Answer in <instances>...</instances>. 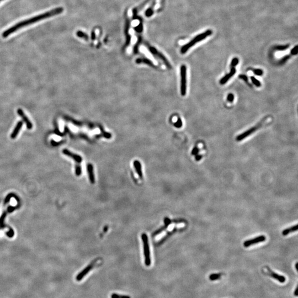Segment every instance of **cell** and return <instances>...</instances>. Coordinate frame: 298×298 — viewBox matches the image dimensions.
I'll use <instances>...</instances> for the list:
<instances>
[{
	"label": "cell",
	"mask_w": 298,
	"mask_h": 298,
	"mask_svg": "<svg viewBox=\"0 0 298 298\" xmlns=\"http://www.w3.org/2000/svg\"><path fill=\"white\" fill-rule=\"evenodd\" d=\"M236 70L235 68H231L230 72L226 74L223 78H221V79L220 81V84L222 85L225 84L227 82L229 81L230 78L236 74Z\"/></svg>",
	"instance_id": "obj_11"
},
{
	"label": "cell",
	"mask_w": 298,
	"mask_h": 298,
	"mask_svg": "<svg viewBox=\"0 0 298 298\" xmlns=\"http://www.w3.org/2000/svg\"><path fill=\"white\" fill-rule=\"evenodd\" d=\"M62 153L65 155L72 158L77 163H80L82 161V158L80 156L74 154L67 149H64L62 150Z\"/></svg>",
	"instance_id": "obj_10"
},
{
	"label": "cell",
	"mask_w": 298,
	"mask_h": 298,
	"mask_svg": "<svg viewBox=\"0 0 298 298\" xmlns=\"http://www.w3.org/2000/svg\"><path fill=\"white\" fill-rule=\"evenodd\" d=\"M265 240H266V237L263 235H261L259 236L256 237L251 240H247L246 241H245L243 243V246L245 247H248L250 246H252L253 245L264 242L265 241Z\"/></svg>",
	"instance_id": "obj_9"
},
{
	"label": "cell",
	"mask_w": 298,
	"mask_h": 298,
	"mask_svg": "<svg viewBox=\"0 0 298 298\" xmlns=\"http://www.w3.org/2000/svg\"><path fill=\"white\" fill-rule=\"evenodd\" d=\"M125 37H126V40H125V44L124 46V49L126 48V47H128V46H129L130 44L131 43V40H132V36L129 34L126 35Z\"/></svg>",
	"instance_id": "obj_26"
},
{
	"label": "cell",
	"mask_w": 298,
	"mask_h": 298,
	"mask_svg": "<svg viewBox=\"0 0 298 298\" xmlns=\"http://www.w3.org/2000/svg\"><path fill=\"white\" fill-rule=\"evenodd\" d=\"M171 220L169 219V217H166L164 219V223H165V225H166V227H169V225L171 223Z\"/></svg>",
	"instance_id": "obj_40"
},
{
	"label": "cell",
	"mask_w": 298,
	"mask_h": 298,
	"mask_svg": "<svg viewBox=\"0 0 298 298\" xmlns=\"http://www.w3.org/2000/svg\"><path fill=\"white\" fill-rule=\"evenodd\" d=\"M251 81L252 82L253 84H254L255 86H256V87H259L261 86V83L256 78L253 77V76H251Z\"/></svg>",
	"instance_id": "obj_27"
},
{
	"label": "cell",
	"mask_w": 298,
	"mask_h": 298,
	"mask_svg": "<svg viewBox=\"0 0 298 298\" xmlns=\"http://www.w3.org/2000/svg\"><path fill=\"white\" fill-rule=\"evenodd\" d=\"M96 261L94 260V261H93L90 265H88V266H87L86 268H84V270L82 271L81 272L79 273L78 274L76 277V281H80L82 279L84 278V276L87 275L88 273L94 267V263H96Z\"/></svg>",
	"instance_id": "obj_8"
},
{
	"label": "cell",
	"mask_w": 298,
	"mask_h": 298,
	"mask_svg": "<svg viewBox=\"0 0 298 298\" xmlns=\"http://www.w3.org/2000/svg\"><path fill=\"white\" fill-rule=\"evenodd\" d=\"M130 25H131V22H130L129 18L128 17H126V18H125V27H124V33H125V36L127 35V34H129V31Z\"/></svg>",
	"instance_id": "obj_20"
},
{
	"label": "cell",
	"mask_w": 298,
	"mask_h": 298,
	"mask_svg": "<svg viewBox=\"0 0 298 298\" xmlns=\"http://www.w3.org/2000/svg\"><path fill=\"white\" fill-rule=\"evenodd\" d=\"M167 227H166V225H164V226H163V227H161V228H160V229H158V230H156L155 232L154 233H153L152 236H156L157 235H159V234H160V233H162V231H163V230H165L166 229Z\"/></svg>",
	"instance_id": "obj_32"
},
{
	"label": "cell",
	"mask_w": 298,
	"mask_h": 298,
	"mask_svg": "<svg viewBox=\"0 0 298 298\" xmlns=\"http://www.w3.org/2000/svg\"><path fill=\"white\" fill-rule=\"evenodd\" d=\"M76 36H78V37L80 38H83L85 40H88V39H89V36H88L87 34L81 31V30H78L76 32Z\"/></svg>",
	"instance_id": "obj_21"
},
{
	"label": "cell",
	"mask_w": 298,
	"mask_h": 298,
	"mask_svg": "<svg viewBox=\"0 0 298 298\" xmlns=\"http://www.w3.org/2000/svg\"><path fill=\"white\" fill-rule=\"evenodd\" d=\"M298 263H296L295 264V268H296V270L297 271H298Z\"/></svg>",
	"instance_id": "obj_43"
},
{
	"label": "cell",
	"mask_w": 298,
	"mask_h": 298,
	"mask_svg": "<svg viewBox=\"0 0 298 298\" xmlns=\"http://www.w3.org/2000/svg\"><path fill=\"white\" fill-rule=\"evenodd\" d=\"M239 60L237 58H234L233 59L231 62V68H235V66L239 64Z\"/></svg>",
	"instance_id": "obj_30"
},
{
	"label": "cell",
	"mask_w": 298,
	"mask_h": 298,
	"mask_svg": "<svg viewBox=\"0 0 298 298\" xmlns=\"http://www.w3.org/2000/svg\"><path fill=\"white\" fill-rule=\"evenodd\" d=\"M133 165H134V167L135 169L136 173L139 176V178L142 179L143 178V172H142L141 165L140 162L138 160H135L133 162Z\"/></svg>",
	"instance_id": "obj_14"
},
{
	"label": "cell",
	"mask_w": 298,
	"mask_h": 298,
	"mask_svg": "<svg viewBox=\"0 0 298 298\" xmlns=\"http://www.w3.org/2000/svg\"><path fill=\"white\" fill-rule=\"evenodd\" d=\"M136 64H146V65H149L151 67H155V66L154 64V63L152 62L150 59L147 58H139L137 59L136 60Z\"/></svg>",
	"instance_id": "obj_16"
},
{
	"label": "cell",
	"mask_w": 298,
	"mask_h": 298,
	"mask_svg": "<svg viewBox=\"0 0 298 298\" xmlns=\"http://www.w3.org/2000/svg\"><path fill=\"white\" fill-rule=\"evenodd\" d=\"M202 157H203V156L201 155H199V154H197V155L195 156V161H200L201 159H202Z\"/></svg>",
	"instance_id": "obj_42"
},
{
	"label": "cell",
	"mask_w": 298,
	"mask_h": 298,
	"mask_svg": "<svg viewBox=\"0 0 298 298\" xmlns=\"http://www.w3.org/2000/svg\"><path fill=\"white\" fill-rule=\"evenodd\" d=\"M156 1H154L152 2V5L150 6L149 7V8L146 10V11H145V16L146 17H147V18L151 17L154 14V7L156 6Z\"/></svg>",
	"instance_id": "obj_17"
},
{
	"label": "cell",
	"mask_w": 298,
	"mask_h": 298,
	"mask_svg": "<svg viewBox=\"0 0 298 298\" xmlns=\"http://www.w3.org/2000/svg\"><path fill=\"white\" fill-rule=\"evenodd\" d=\"M212 34H213V30L211 29H208L204 32L201 33V34H199L197 36H195L193 39H192L189 42L185 44V46H183L182 47L181 49V52L182 54H184L191 47L195 46L196 43H198L202 41L203 40L207 38L208 36H211Z\"/></svg>",
	"instance_id": "obj_2"
},
{
	"label": "cell",
	"mask_w": 298,
	"mask_h": 298,
	"mask_svg": "<svg viewBox=\"0 0 298 298\" xmlns=\"http://www.w3.org/2000/svg\"><path fill=\"white\" fill-rule=\"evenodd\" d=\"M199 152V149L198 148V147H195L192 151L191 154L192 155H197V154H198V153Z\"/></svg>",
	"instance_id": "obj_37"
},
{
	"label": "cell",
	"mask_w": 298,
	"mask_h": 298,
	"mask_svg": "<svg viewBox=\"0 0 298 298\" xmlns=\"http://www.w3.org/2000/svg\"><path fill=\"white\" fill-rule=\"evenodd\" d=\"M17 113H18V115L20 116V117H22V118L23 119V121L26 123L27 128L28 129H31L33 127L32 124L30 122V121L29 120V119L26 116V114L23 113V110H22L21 109H18V110H17Z\"/></svg>",
	"instance_id": "obj_12"
},
{
	"label": "cell",
	"mask_w": 298,
	"mask_h": 298,
	"mask_svg": "<svg viewBox=\"0 0 298 298\" xmlns=\"http://www.w3.org/2000/svg\"><path fill=\"white\" fill-rule=\"evenodd\" d=\"M75 173H76V175L78 176H80L82 173V169H81V166L80 165V163H76V165Z\"/></svg>",
	"instance_id": "obj_28"
},
{
	"label": "cell",
	"mask_w": 298,
	"mask_h": 298,
	"mask_svg": "<svg viewBox=\"0 0 298 298\" xmlns=\"http://www.w3.org/2000/svg\"><path fill=\"white\" fill-rule=\"evenodd\" d=\"M223 274L222 273H215V274H211V275H209V279L211 281H216L217 279H219L221 278V277L222 276Z\"/></svg>",
	"instance_id": "obj_22"
},
{
	"label": "cell",
	"mask_w": 298,
	"mask_h": 298,
	"mask_svg": "<svg viewBox=\"0 0 298 298\" xmlns=\"http://www.w3.org/2000/svg\"><path fill=\"white\" fill-rule=\"evenodd\" d=\"M134 29L135 30V31L136 32L138 33H141L143 32V29H144L143 23L141 22H140V23L138 26L134 27Z\"/></svg>",
	"instance_id": "obj_24"
},
{
	"label": "cell",
	"mask_w": 298,
	"mask_h": 298,
	"mask_svg": "<svg viewBox=\"0 0 298 298\" xmlns=\"http://www.w3.org/2000/svg\"><path fill=\"white\" fill-rule=\"evenodd\" d=\"M174 126L177 128H180L182 126V122L181 118H178L177 122L174 123Z\"/></svg>",
	"instance_id": "obj_34"
},
{
	"label": "cell",
	"mask_w": 298,
	"mask_h": 298,
	"mask_svg": "<svg viewBox=\"0 0 298 298\" xmlns=\"http://www.w3.org/2000/svg\"><path fill=\"white\" fill-rule=\"evenodd\" d=\"M253 72L255 74L257 75V76H262L263 74V71L261 69H258V68H257V69H254L253 70Z\"/></svg>",
	"instance_id": "obj_35"
},
{
	"label": "cell",
	"mask_w": 298,
	"mask_h": 298,
	"mask_svg": "<svg viewBox=\"0 0 298 298\" xmlns=\"http://www.w3.org/2000/svg\"><path fill=\"white\" fill-rule=\"evenodd\" d=\"M111 298H131L129 295H119L116 293H113L110 296Z\"/></svg>",
	"instance_id": "obj_29"
},
{
	"label": "cell",
	"mask_w": 298,
	"mask_h": 298,
	"mask_svg": "<svg viewBox=\"0 0 298 298\" xmlns=\"http://www.w3.org/2000/svg\"><path fill=\"white\" fill-rule=\"evenodd\" d=\"M265 120V119H263V120H262L261 122H260L259 123L257 124L256 126H253L251 128H250L249 129L247 130L246 132H245L243 133L240 134L239 135H238V136H237L236 139L237 141H241L245 139V138H246L247 137L251 135V134H252L253 133H254L255 132H256L257 130L259 129V128L262 125L263 123H264Z\"/></svg>",
	"instance_id": "obj_5"
},
{
	"label": "cell",
	"mask_w": 298,
	"mask_h": 298,
	"mask_svg": "<svg viewBox=\"0 0 298 298\" xmlns=\"http://www.w3.org/2000/svg\"><path fill=\"white\" fill-rule=\"evenodd\" d=\"M146 46L147 47V48L149 49L150 52L153 54L154 55H155L156 56H157L158 58L161 59L162 60V62H163V63L165 64L166 66H167V68H172V66H171V65L170 64V63L169 62L168 60L166 59L165 56L164 55L162 54L161 52H159L157 49H156L155 48L153 47V46H148L147 44H146Z\"/></svg>",
	"instance_id": "obj_6"
},
{
	"label": "cell",
	"mask_w": 298,
	"mask_h": 298,
	"mask_svg": "<svg viewBox=\"0 0 298 298\" xmlns=\"http://www.w3.org/2000/svg\"><path fill=\"white\" fill-rule=\"evenodd\" d=\"M298 225L296 224L294 226H293V227H289V228H287L286 229H284L282 231V235L283 236H286L287 235H288L289 233H293V232H294V231H296L298 230Z\"/></svg>",
	"instance_id": "obj_18"
},
{
	"label": "cell",
	"mask_w": 298,
	"mask_h": 298,
	"mask_svg": "<svg viewBox=\"0 0 298 298\" xmlns=\"http://www.w3.org/2000/svg\"><path fill=\"white\" fill-rule=\"evenodd\" d=\"M63 11H64V8L62 7H58V8H54L51 11H49L48 12H46V13L33 17H32L31 18H29L28 20L21 21L19 23H17L12 27H11L10 28L7 29L6 30H5L2 33V36L3 38H7L10 36V34L17 32L18 29H21L23 27H25L26 26L32 24L36 23L37 22L40 21L42 20L48 18L50 17L54 16L56 15L61 14Z\"/></svg>",
	"instance_id": "obj_1"
},
{
	"label": "cell",
	"mask_w": 298,
	"mask_h": 298,
	"mask_svg": "<svg viewBox=\"0 0 298 298\" xmlns=\"http://www.w3.org/2000/svg\"><path fill=\"white\" fill-rule=\"evenodd\" d=\"M151 1V0H146V1H145L144 2H143V3H141V4L139 6H138V7H136V10H137V11H138V12H139L140 11H141V10H142L143 8V7H144L146 5H147V3H149V2H150Z\"/></svg>",
	"instance_id": "obj_31"
},
{
	"label": "cell",
	"mask_w": 298,
	"mask_h": 298,
	"mask_svg": "<svg viewBox=\"0 0 298 298\" xmlns=\"http://www.w3.org/2000/svg\"><path fill=\"white\" fill-rule=\"evenodd\" d=\"M290 56H291V55H286V56H284V57H283L280 60V61H279V64H281V65L284 64L285 62H287V60H288L290 58Z\"/></svg>",
	"instance_id": "obj_33"
},
{
	"label": "cell",
	"mask_w": 298,
	"mask_h": 298,
	"mask_svg": "<svg viewBox=\"0 0 298 298\" xmlns=\"http://www.w3.org/2000/svg\"><path fill=\"white\" fill-rule=\"evenodd\" d=\"M142 40H143V39H142V37L140 36H138V40L136 42V44H135V46H134V49H133V52L134 54H137L139 52V48L140 45V44L142 42Z\"/></svg>",
	"instance_id": "obj_19"
},
{
	"label": "cell",
	"mask_w": 298,
	"mask_h": 298,
	"mask_svg": "<svg viewBox=\"0 0 298 298\" xmlns=\"http://www.w3.org/2000/svg\"><path fill=\"white\" fill-rule=\"evenodd\" d=\"M141 239L143 241V247H144L145 263L146 266H150L151 265V258H150V248H149V239L146 233H142Z\"/></svg>",
	"instance_id": "obj_3"
},
{
	"label": "cell",
	"mask_w": 298,
	"mask_h": 298,
	"mask_svg": "<svg viewBox=\"0 0 298 298\" xmlns=\"http://www.w3.org/2000/svg\"><path fill=\"white\" fill-rule=\"evenodd\" d=\"M87 172L90 181L91 183L94 184L95 183V177L94 173V167L91 163H89L87 165Z\"/></svg>",
	"instance_id": "obj_13"
},
{
	"label": "cell",
	"mask_w": 298,
	"mask_h": 298,
	"mask_svg": "<svg viewBox=\"0 0 298 298\" xmlns=\"http://www.w3.org/2000/svg\"><path fill=\"white\" fill-rule=\"evenodd\" d=\"M291 55H296L298 54V46H295L291 50L290 52Z\"/></svg>",
	"instance_id": "obj_36"
},
{
	"label": "cell",
	"mask_w": 298,
	"mask_h": 298,
	"mask_svg": "<svg viewBox=\"0 0 298 298\" xmlns=\"http://www.w3.org/2000/svg\"><path fill=\"white\" fill-rule=\"evenodd\" d=\"M239 78H241V79H242V80L245 81V82H248L249 79H248V78H247V76L246 75H245V74H240V75L239 76Z\"/></svg>",
	"instance_id": "obj_39"
},
{
	"label": "cell",
	"mask_w": 298,
	"mask_h": 298,
	"mask_svg": "<svg viewBox=\"0 0 298 298\" xmlns=\"http://www.w3.org/2000/svg\"><path fill=\"white\" fill-rule=\"evenodd\" d=\"M96 38V32H94V30L92 31L91 34V38L92 40H94Z\"/></svg>",
	"instance_id": "obj_41"
},
{
	"label": "cell",
	"mask_w": 298,
	"mask_h": 298,
	"mask_svg": "<svg viewBox=\"0 0 298 298\" xmlns=\"http://www.w3.org/2000/svg\"><path fill=\"white\" fill-rule=\"evenodd\" d=\"M22 126H23V122L22 121H20V122H19L17 123L16 126L14 128V129L13 130V132L12 133V134L11 135V139H15L16 138L17 135L19 133L20 130L21 129Z\"/></svg>",
	"instance_id": "obj_15"
},
{
	"label": "cell",
	"mask_w": 298,
	"mask_h": 298,
	"mask_svg": "<svg viewBox=\"0 0 298 298\" xmlns=\"http://www.w3.org/2000/svg\"><path fill=\"white\" fill-rule=\"evenodd\" d=\"M187 68L185 65L181 67V94L185 96L187 92Z\"/></svg>",
	"instance_id": "obj_4"
},
{
	"label": "cell",
	"mask_w": 298,
	"mask_h": 298,
	"mask_svg": "<svg viewBox=\"0 0 298 298\" xmlns=\"http://www.w3.org/2000/svg\"><path fill=\"white\" fill-rule=\"evenodd\" d=\"M289 47V44H286L284 46H275L274 47V50H276L277 51H284L288 49Z\"/></svg>",
	"instance_id": "obj_25"
},
{
	"label": "cell",
	"mask_w": 298,
	"mask_h": 298,
	"mask_svg": "<svg viewBox=\"0 0 298 298\" xmlns=\"http://www.w3.org/2000/svg\"><path fill=\"white\" fill-rule=\"evenodd\" d=\"M227 100H228L229 102H233V100H234V96H233V94H229L227 95Z\"/></svg>",
	"instance_id": "obj_38"
},
{
	"label": "cell",
	"mask_w": 298,
	"mask_h": 298,
	"mask_svg": "<svg viewBox=\"0 0 298 298\" xmlns=\"http://www.w3.org/2000/svg\"><path fill=\"white\" fill-rule=\"evenodd\" d=\"M264 269L265 270L263 271V273H265V274H266L270 277L274 279L278 282H280L281 283H284L285 282L286 279H285V277H284L283 275H279L278 274L274 272L273 271H272L271 269L269 268L268 267H265Z\"/></svg>",
	"instance_id": "obj_7"
},
{
	"label": "cell",
	"mask_w": 298,
	"mask_h": 298,
	"mask_svg": "<svg viewBox=\"0 0 298 298\" xmlns=\"http://www.w3.org/2000/svg\"><path fill=\"white\" fill-rule=\"evenodd\" d=\"M138 12L136 10V8H134L133 10V20H139L140 22H142V18H141V17L138 16Z\"/></svg>",
	"instance_id": "obj_23"
},
{
	"label": "cell",
	"mask_w": 298,
	"mask_h": 298,
	"mask_svg": "<svg viewBox=\"0 0 298 298\" xmlns=\"http://www.w3.org/2000/svg\"><path fill=\"white\" fill-rule=\"evenodd\" d=\"M3 1V0H0V2H1V1Z\"/></svg>",
	"instance_id": "obj_44"
}]
</instances>
